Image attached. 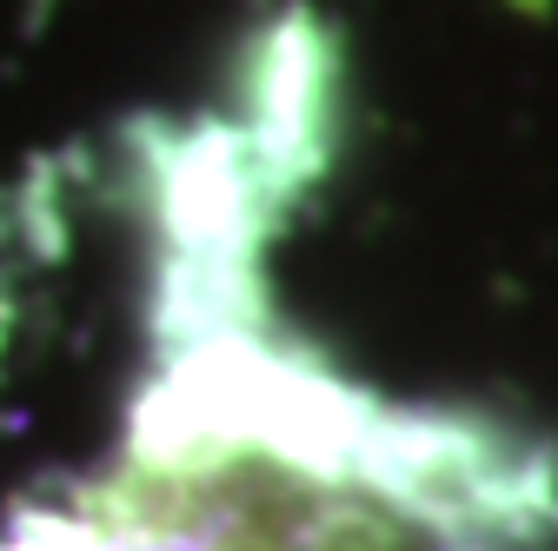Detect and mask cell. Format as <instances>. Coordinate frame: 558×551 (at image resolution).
<instances>
[{
    "label": "cell",
    "mask_w": 558,
    "mask_h": 551,
    "mask_svg": "<svg viewBox=\"0 0 558 551\" xmlns=\"http://www.w3.org/2000/svg\"><path fill=\"white\" fill-rule=\"evenodd\" d=\"M0 551H426V525L405 478L353 452L345 412L220 419L180 392V419L154 412L113 472L27 505Z\"/></svg>",
    "instance_id": "1"
}]
</instances>
